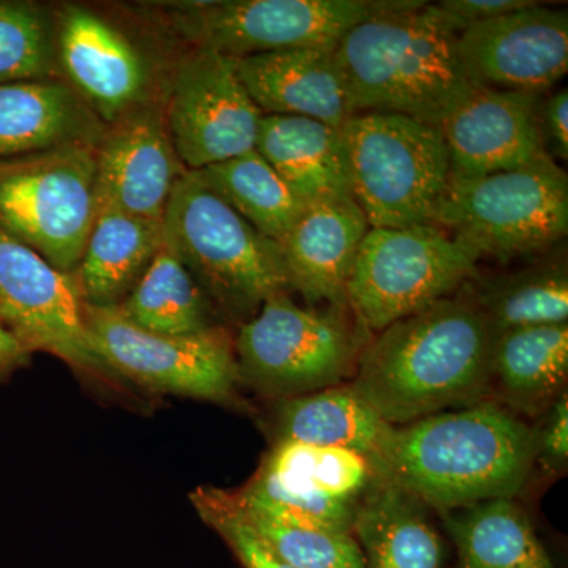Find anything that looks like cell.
Listing matches in <instances>:
<instances>
[{
    "label": "cell",
    "mask_w": 568,
    "mask_h": 568,
    "mask_svg": "<svg viewBox=\"0 0 568 568\" xmlns=\"http://www.w3.org/2000/svg\"><path fill=\"white\" fill-rule=\"evenodd\" d=\"M495 332L470 295H448L388 325L358 355L349 386L388 425L487 402Z\"/></svg>",
    "instance_id": "6da1fadb"
},
{
    "label": "cell",
    "mask_w": 568,
    "mask_h": 568,
    "mask_svg": "<svg viewBox=\"0 0 568 568\" xmlns=\"http://www.w3.org/2000/svg\"><path fill=\"white\" fill-rule=\"evenodd\" d=\"M373 474L446 511L515 497L536 466L532 426L495 402L392 426Z\"/></svg>",
    "instance_id": "7a4b0ae2"
},
{
    "label": "cell",
    "mask_w": 568,
    "mask_h": 568,
    "mask_svg": "<svg viewBox=\"0 0 568 568\" xmlns=\"http://www.w3.org/2000/svg\"><path fill=\"white\" fill-rule=\"evenodd\" d=\"M462 31L436 3L377 0L335 50L355 114L392 112L439 129L476 85L459 61Z\"/></svg>",
    "instance_id": "3957f363"
},
{
    "label": "cell",
    "mask_w": 568,
    "mask_h": 568,
    "mask_svg": "<svg viewBox=\"0 0 568 568\" xmlns=\"http://www.w3.org/2000/svg\"><path fill=\"white\" fill-rule=\"evenodd\" d=\"M162 231L163 244L227 316L252 320L267 298L291 290L280 245L213 192L200 171H185L175 183Z\"/></svg>",
    "instance_id": "277c9868"
},
{
    "label": "cell",
    "mask_w": 568,
    "mask_h": 568,
    "mask_svg": "<svg viewBox=\"0 0 568 568\" xmlns=\"http://www.w3.org/2000/svg\"><path fill=\"white\" fill-rule=\"evenodd\" d=\"M439 226L474 260L548 252L568 233V175L549 156L480 178L452 175Z\"/></svg>",
    "instance_id": "5b68a950"
},
{
    "label": "cell",
    "mask_w": 568,
    "mask_h": 568,
    "mask_svg": "<svg viewBox=\"0 0 568 568\" xmlns=\"http://www.w3.org/2000/svg\"><path fill=\"white\" fill-rule=\"evenodd\" d=\"M351 190L369 227L435 224L452 170L437 126L392 112H357L342 129Z\"/></svg>",
    "instance_id": "8992f818"
},
{
    "label": "cell",
    "mask_w": 568,
    "mask_h": 568,
    "mask_svg": "<svg viewBox=\"0 0 568 568\" xmlns=\"http://www.w3.org/2000/svg\"><path fill=\"white\" fill-rule=\"evenodd\" d=\"M97 145L0 162V227L73 275L99 215Z\"/></svg>",
    "instance_id": "52a82bcc"
},
{
    "label": "cell",
    "mask_w": 568,
    "mask_h": 568,
    "mask_svg": "<svg viewBox=\"0 0 568 568\" xmlns=\"http://www.w3.org/2000/svg\"><path fill=\"white\" fill-rule=\"evenodd\" d=\"M339 312L302 308L287 293L267 298L235 338L239 379L278 402L342 386L361 349Z\"/></svg>",
    "instance_id": "ba28073f"
},
{
    "label": "cell",
    "mask_w": 568,
    "mask_h": 568,
    "mask_svg": "<svg viewBox=\"0 0 568 568\" xmlns=\"http://www.w3.org/2000/svg\"><path fill=\"white\" fill-rule=\"evenodd\" d=\"M477 261L436 224L369 227L346 287L347 308L372 332L457 293Z\"/></svg>",
    "instance_id": "9c48e42d"
},
{
    "label": "cell",
    "mask_w": 568,
    "mask_h": 568,
    "mask_svg": "<svg viewBox=\"0 0 568 568\" xmlns=\"http://www.w3.org/2000/svg\"><path fill=\"white\" fill-rule=\"evenodd\" d=\"M377 0H226L168 3L171 26L194 50L227 58L291 50H336Z\"/></svg>",
    "instance_id": "30bf717a"
},
{
    "label": "cell",
    "mask_w": 568,
    "mask_h": 568,
    "mask_svg": "<svg viewBox=\"0 0 568 568\" xmlns=\"http://www.w3.org/2000/svg\"><path fill=\"white\" fill-rule=\"evenodd\" d=\"M93 351L111 372L152 390L226 402L239 381L234 345L222 328L200 335L155 334L118 306L84 304Z\"/></svg>",
    "instance_id": "8fae6325"
},
{
    "label": "cell",
    "mask_w": 568,
    "mask_h": 568,
    "mask_svg": "<svg viewBox=\"0 0 568 568\" xmlns=\"http://www.w3.org/2000/svg\"><path fill=\"white\" fill-rule=\"evenodd\" d=\"M164 118L179 162L201 171L254 151L263 112L233 58L193 50L175 70Z\"/></svg>",
    "instance_id": "7c38bea8"
},
{
    "label": "cell",
    "mask_w": 568,
    "mask_h": 568,
    "mask_svg": "<svg viewBox=\"0 0 568 568\" xmlns=\"http://www.w3.org/2000/svg\"><path fill=\"white\" fill-rule=\"evenodd\" d=\"M0 321L28 346L85 372L108 369L93 351L73 275L0 227Z\"/></svg>",
    "instance_id": "4fadbf2b"
},
{
    "label": "cell",
    "mask_w": 568,
    "mask_h": 568,
    "mask_svg": "<svg viewBox=\"0 0 568 568\" xmlns=\"http://www.w3.org/2000/svg\"><path fill=\"white\" fill-rule=\"evenodd\" d=\"M467 78L499 91L541 93L568 70V11L545 3L473 22L458 36Z\"/></svg>",
    "instance_id": "5bb4252c"
},
{
    "label": "cell",
    "mask_w": 568,
    "mask_h": 568,
    "mask_svg": "<svg viewBox=\"0 0 568 568\" xmlns=\"http://www.w3.org/2000/svg\"><path fill=\"white\" fill-rule=\"evenodd\" d=\"M164 112L144 103L108 125L97 145L100 207L162 223L175 183L185 173Z\"/></svg>",
    "instance_id": "9a60e30c"
},
{
    "label": "cell",
    "mask_w": 568,
    "mask_h": 568,
    "mask_svg": "<svg viewBox=\"0 0 568 568\" xmlns=\"http://www.w3.org/2000/svg\"><path fill=\"white\" fill-rule=\"evenodd\" d=\"M541 95L474 85L439 125L452 175L517 170L548 156L538 125Z\"/></svg>",
    "instance_id": "2e32d148"
},
{
    "label": "cell",
    "mask_w": 568,
    "mask_h": 568,
    "mask_svg": "<svg viewBox=\"0 0 568 568\" xmlns=\"http://www.w3.org/2000/svg\"><path fill=\"white\" fill-rule=\"evenodd\" d=\"M58 55L65 81L106 125L148 103V63L132 41L92 10L63 7Z\"/></svg>",
    "instance_id": "e0dca14e"
},
{
    "label": "cell",
    "mask_w": 568,
    "mask_h": 568,
    "mask_svg": "<svg viewBox=\"0 0 568 568\" xmlns=\"http://www.w3.org/2000/svg\"><path fill=\"white\" fill-rule=\"evenodd\" d=\"M368 231V220L354 197L306 205L278 244L291 290L310 305L327 302L332 308H347V282Z\"/></svg>",
    "instance_id": "ac0fdd59"
},
{
    "label": "cell",
    "mask_w": 568,
    "mask_h": 568,
    "mask_svg": "<svg viewBox=\"0 0 568 568\" xmlns=\"http://www.w3.org/2000/svg\"><path fill=\"white\" fill-rule=\"evenodd\" d=\"M263 114L298 115L343 129L355 114L335 50L265 52L234 59Z\"/></svg>",
    "instance_id": "d6986e66"
},
{
    "label": "cell",
    "mask_w": 568,
    "mask_h": 568,
    "mask_svg": "<svg viewBox=\"0 0 568 568\" xmlns=\"http://www.w3.org/2000/svg\"><path fill=\"white\" fill-rule=\"evenodd\" d=\"M108 125L65 80L0 85V162L99 144Z\"/></svg>",
    "instance_id": "ffe728a7"
},
{
    "label": "cell",
    "mask_w": 568,
    "mask_h": 568,
    "mask_svg": "<svg viewBox=\"0 0 568 568\" xmlns=\"http://www.w3.org/2000/svg\"><path fill=\"white\" fill-rule=\"evenodd\" d=\"M254 151L306 205L353 197L342 129L298 115L263 114Z\"/></svg>",
    "instance_id": "44dd1931"
},
{
    "label": "cell",
    "mask_w": 568,
    "mask_h": 568,
    "mask_svg": "<svg viewBox=\"0 0 568 568\" xmlns=\"http://www.w3.org/2000/svg\"><path fill=\"white\" fill-rule=\"evenodd\" d=\"M353 537L366 568H440L443 541L426 506L373 474L354 508Z\"/></svg>",
    "instance_id": "7402d4cb"
},
{
    "label": "cell",
    "mask_w": 568,
    "mask_h": 568,
    "mask_svg": "<svg viewBox=\"0 0 568 568\" xmlns=\"http://www.w3.org/2000/svg\"><path fill=\"white\" fill-rule=\"evenodd\" d=\"M162 245V223L100 207L73 274L82 302L92 306L121 305Z\"/></svg>",
    "instance_id": "603a6c76"
},
{
    "label": "cell",
    "mask_w": 568,
    "mask_h": 568,
    "mask_svg": "<svg viewBox=\"0 0 568 568\" xmlns=\"http://www.w3.org/2000/svg\"><path fill=\"white\" fill-rule=\"evenodd\" d=\"M568 379V323L515 328L496 335L491 388L508 406L526 414L544 413Z\"/></svg>",
    "instance_id": "cb8c5ba5"
},
{
    "label": "cell",
    "mask_w": 568,
    "mask_h": 568,
    "mask_svg": "<svg viewBox=\"0 0 568 568\" xmlns=\"http://www.w3.org/2000/svg\"><path fill=\"white\" fill-rule=\"evenodd\" d=\"M275 413L278 440L345 448L366 459L392 428L349 384L280 399Z\"/></svg>",
    "instance_id": "d4e9b609"
},
{
    "label": "cell",
    "mask_w": 568,
    "mask_h": 568,
    "mask_svg": "<svg viewBox=\"0 0 568 568\" xmlns=\"http://www.w3.org/2000/svg\"><path fill=\"white\" fill-rule=\"evenodd\" d=\"M457 568H556L514 497L446 511Z\"/></svg>",
    "instance_id": "484cf974"
},
{
    "label": "cell",
    "mask_w": 568,
    "mask_h": 568,
    "mask_svg": "<svg viewBox=\"0 0 568 568\" xmlns=\"http://www.w3.org/2000/svg\"><path fill=\"white\" fill-rule=\"evenodd\" d=\"M118 310L133 324L155 334L189 336L216 328L207 295L164 244Z\"/></svg>",
    "instance_id": "4316f807"
},
{
    "label": "cell",
    "mask_w": 568,
    "mask_h": 568,
    "mask_svg": "<svg viewBox=\"0 0 568 568\" xmlns=\"http://www.w3.org/2000/svg\"><path fill=\"white\" fill-rule=\"evenodd\" d=\"M495 335L515 328L564 324L568 320L566 261L538 263L515 274L485 280L467 293Z\"/></svg>",
    "instance_id": "83f0119b"
},
{
    "label": "cell",
    "mask_w": 568,
    "mask_h": 568,
    "mask_svg": "<svg viewBox=\"0 0 568 568\" xmlns=\"http://www.w3.org/2000/svg\"><path fill=\"white\" fill-rule=\"evenodd\" d=\"M209 186L271 241L286 237L306 204L256 151L200 171Z\"/></svg>",
    "instance_id": "f1b7e54d"
},
{
    "label": "cell",
    "mask_w": 568,
    "mask_h": 568,
    "mask_svg": "<svg viewBox=\"0 0 568 568\" xmlns=\"http://www.w3.org/2000/svg\"><path fill=\"white\" fill-rule=\"evenodd\" d=\"M254 477L291 495L357 503L373 470L368 459L345 448L278 440Z\"/></svg>",
    "instance_id": "f546056e"
},
{
    "label": "cell",
    "mask_w": 568,
    "mask_h": 568,
    "mask_svg": "<svg viewBox=\"0 0 568 568\" xmlns=\"http://www.w3.org/2000/svg\"><path fill=\"white\" fill-rule=\"evenodd\" d=\"M59 73L58 20L39 3L0 0V85Z\"/></svg>",
    "instance_id": "4dcf8cb0"
},
{
    "label": "cell",
    "mask_w": 568,
    "mask_h": 568,
    "mask_svg": "<svg viewBox=\"0 0 568 568\" xmlns=\"http://www.w3.org/2000/svg\"><path fill=\"white\" fill-rule=\"evenodd\" d=\"M237 497V496H235ZM239 500V499H237ZM241 504V503H239ZM242 507V506H241ZM246 518L276 555L295 568H366L353 534L282 525L245 510Z\"/></svg>",
    "instance_id": "1f68e13d"
},
{
    "label": "cell",
    "mask_w": 568,
    "mask_h": 568,
    "mask_svg": "<svg viewBox=\"0 0 568 568\" xmlns=\"http://www.w3.org/2000/svg\"><path fill=\"white\" fill-rule=\"evenodd\" d=\"M200 517L222 536L245 568H295L268 547L242 510L235 493L200 488L192 495Z\"/></svg>",
    "instance_id": "d6a6232c"
},
{
    "label": "cell",
    "mask_w": 568,
    "mask_h": 568,
    "mask_svg": "<svg viewBox=\"0 0 568 568\" xmlns=\"http://www.w3.org/2000/svg\"><path fill=\"white\" fill-rule=\"evenodd\" d=\"M536 465L548 474H562L568 465V395L564 392L544 410L532 428Z\"/></svg>",
    "instance_id": "836d02e7"
},
{
    "label": "cell",
    "mask_w": 568,
    "mask_h": 568,
    "mask_svg": "<svg viewBox=\"0 0 568 568\" xmlns=\"http://www.w3.org/2000/svg\"><path fill=\"white\" fill-rule=\"evenodd\" d=\"M538 125L549 159H568V91L560 89L538 104Z\"/></svg>",
    "instance_id": "e575fe53"
},
{
    "label": "cell",
    "mask_w": 568,
    "mask_h": 568,
    "mask_svg": "<svg viewBox=\"0 0 568 568\" xmlns=\"http://www.w3.org/2000/svg\"><path fill=\"white\" fill-rule=\"evenodd\" d=\"M536 3V0H443L436 6L465 29L473 22L493 20L514 11L528 9Z\"/></svg>",
    "instance_id": "d590c367"
},
{
    "label": "cell",
    "mask_w": 568,
    "mask_h": 568,
    "mask_svg": "<svg viewBox=\"0 0 568 568\" xmlns=\"http://www.w3.org/2000/svg\"><path fill=\"white\" fill-rule=\"evenodd\" d=\"M31 351L0 321V369L21 364Z\"/></svg>",
    "instance_id": "8d00e7d4"
}]
</instances>
